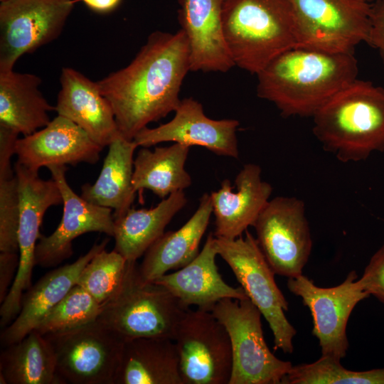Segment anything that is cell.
I'll list each match as a JSON object with an SVG mask.
<instances>
[{"mask_svg": "<svg viewBox=\"0 0 384 384\" xmlns=\"http://www.w3.org/2000/svg\"><path fill=\"white\" fill-rule=\"evenodd\" d=\"M101 309L85 289L75 284L35 329L44 336L75 329L96 321Z\"/></svg>", "mask_w": 384, "mask_h": 384, "instance_id": "obj_32", "label": "cell"}, {"mask_svg": "<svg viewBox=\"0 0 384 384\" xmlns=\"http://www.w3.org/2000/svg\"><path fill=\"white\" fill-rule=\"evenodd\" d=\"M41 78L11 70L0 72V125L30 135L46 126L55 111L39 89Z\"/></svg>", "mask_w": 384, "mask_h": 384, "instance_id": "obj_24", "label": "cell"}, {"mask_svg": "<svg viewBox=\"0 0 384 384\" xmlns=\"http://www.w3.org/2000/svg\"><path fill=\"white\" fill-rule=\"evenodd\" d=\"M253 227L258 245L275 274L287 278L302 274L312 249L302 200L287 196L270 199Z\"/></svg>", "mask_w": 384, "mask_h": 384, "instance_id": "obj_12", "label": "cell"}, {"mask_svg": "<svg viewBox=\"0 0 384 384\" xmlns=\"http://www.w3.org/2000/svg\"><path fill=\"white\" fill-rule=\"evenodd\" d=\"M19 264L18 252H0V303L6 299L15 279Z\"/></svg>", "mask_w": 384, "mask_h": 384, "instance_id": "obj_36", "label": "cell"}, {"mask_svg": "<svg viewBox=\"0 0 384 384\" xmlns=\"http://www.w3.org/2000/svg\"><path fill=\"white\" fill-rule=\"evenodd\" d=\"M183 191L171 193L149 209L129 208L114 219V250L128 261H137L164 233L172 218L186 206Z\"/></svg>", "mask_w": 384, "mask_h": 384, "instance_id": "obj_27", "label": "cell"}, {"mask_svg": "<svg viewBox=\"0 0 384 384\" xmlns=\"http://www.w3.org/2000/svg\"><path fill=\"white\" fill-rule=\"evenodd\" d=\"M1 384H63L49 341L34 329L4 347L0 356Z\"/></svg>", "mask_w": 384, "mask_h": 384, "instance_id": "obj_29", "label": "cell"}, {"mask_svg": "<svg viewBox=\"0 0 384 384\" xmlns=\"http://www.w3.org/2000/svg\"><path fill=\"white\" fill-rule=\"evenodd\" d=\"M381 1L384 2V0H380Z\"/></svg>", "mask_w": 384, "mask_h": 384, "instance_id": "obj_40", "label": "cell"}, {"mask_svg": "<svg viewBox=\"0 0 384 384\" xmlns=\"http://www.w3.org/2000/svg\"><path fill=\"white\" fill-rule=\"evenodd\" d=\"M313 132L323 149L343 163L384 151V89L356 79L312 116Z\"/></svg>", "mask_w": 384, "mask_h": 384, "instance_id": "obj_3", "label": "cell"}, {"mask_svg": "<svg viewBox=\"0 0 384 384\" xmlns=\"http://www.w3.org/2000/svg\"><path fill=\"white\" fill-rule=\"evenodd\" d=\"M282 384H384V368L352 370L341 360L321 356L311 363L292 366Z\"/></svg>", "mask_w": 384, "mask_h": 384, "instance_id": "obj_30", "label": "cell"}, {"mask_svg": "<svg viewBox=\"0 0 384 384\" xmlns=\"http://www.w3.org/2000/svg\"><path fill=\"white\" fill-rule=\"evenodd\" d=\"M358 280L370 296L375 297L384 304V245L371 257Z\"/></svg>", "mask_w": 384, "mask_h": 384, "instance_id": "obj_34", "label": "cell"}, {"mask_svg": "<svg viewBox=\"0 0 384 384\" xmlns=\"http://www.w3.org/2000/svg\"><path fill=\"white\" fill-rule=\"evenodd\" d=\"M224 1V0H223Z\"/></svg>", "mask_w": 384, "mask_h": 384, "instance_id": "obj_42", "label": "cell"}, {"mask_svg": "<svg viewBox=\"0 0 384 384\" xmlns=\"http://www.w3.org/2000/svg\"><path fill=\"white\" fill-rule=\"evenodd\" d=\"M109 239L95 243L87 253L71 264L55 268L43 276L23 294L21 309L15 319L1 333L6 347L34 330L43 318L77 284L78 277L92 258L106 248Z\"/></svg>", "mask_w": 384, "mask_h": 384, "instance_id": "obj_22", "label": "cell"}, {"mask_svg": "<svg viewBox=\"0 0 384 384\" xmlns=\"http://www.w3.org/2000/svg\"><path fill=\"white\" fill-rule=\"evenodd\" d=\"M61 192L63 211L57 228L48 236L41 235L36 245V265L53 267L73 255V241L81 235L92 232L114 236L112 210L92 204L77 195L66 179V166L48 167Z\"/></svg>", "mask_w": 384, "mask_h": 384, "instance_id": "obj_15", "label": "cell"}, {"mask_svg": "<svg viewBox=\"0 0 384 384\" xmlns=\"http://www.w3.org/2000/svg\"><path fill=\"white\" fill-rule=\"evenodd\" d=\"M100 175L93 184L81 187L87 201L113 210L114 219L122 216L135 198L132 186L134 154L138 147L134 140L119 135L109 146Z\"/></svg>", "mask_w": 384, "mask_h": 384, "instance_id": "obj_26", "label": "cell"}, {"mask_svg": "<svg viewBox=\"0 0 384 384\" xmlns=\"http://www.w3.org/2000/svg\"><path fill=\"white\" fill-rule=\"evenodd\" d=\"M174 112L169 122L155 128L146 127L138 132L133 139L137 146L174 142L190 147L200 146L218 156L239 157L238 120L209 118L203 105L193 97L181 100Z\"/></svg>", "mask_w": 384, "mask_h": 384, "instance_id": "obj_16", "label": "cell"}, {"mask_svg": "<svg viewBox=\"0 0 384 384\" xmlns=\"http://www.w3.org/2000/svg\"><path fill=\"white\" fill-rule=\"evenodd\" d=\"M129 261L113 250L97 253L82 270L77 284L85 289L100 305L106 304L120 290Z\"/></svg>", "mask_w": 384, "mask_h": 384, "instance_id": "obj_31", "label": "cell"}, {"mask_svg": "<svg viewBox=\"0 0 384 384\" xmlns=\"http://www.w3.org/2000/svg\"><path fill=\"white\" fill-rule=\"evenodd\" d=\"M357 277L353 270L342 283L327 288L316 286L303 274L288 278V289L299 297L311 312V334L319 341L321 356L341 360L347 354L346 328L350 315L361 300L370 297Z\"/></svg>", "mask_w": 384, "mask_h": 384, "instance_id": "obj_14", "label": "cell"}, {"mask_svg": "<svg viewBox=\"0 0 384 384\" xmlns=\"http://www.w3.org/2000/svg\"><path fill=\"white\" fill-rule=\"evenodd\" d=\"M137 261H129L117 295L102 306L97 321L124 341L140 338L174 340L188 309L165 287L142 279Z\"/></svg>", "mask_w": 384, "mask_h": 384, "instance_id": "obj_5", "label": "cell"}, {"mask_svg": "<svg viewBox=\"0 0 384 384\" xmlns=\"http://www.w3.org/2000/svg\"><path fill=\"white\" fill-rule=\"evenodd\" d=\"M178 19L190 50L191 71L225 73L235 64L225 40L223 0H178Z\"/></svg>", "mask_w": 384, "mask_h": 384, "instance_id": "obj_18", "label": "cell"}, {"mask_svg": "<svg viewBox=\"0 0 384 384\" xmlns=\"http://www.w3.org/2000/svg\"><path fill=\"white\" fill-rule=\"evenodd\" d=\"M222 17L235 66L250 73L298 46L289 0H224Z\"/></svg>", "mask_w": 384, "mask_h": 384, "instance_id": "obj_4", "label": "cell"}, {"mask_svg": "<svg viewBox=\"0 0 384 384\" xmlns=\"http://www.w3.org/2000/svg\"><path fill=\"white\" fill-rule=\"evenodd\" d=\"M189 150L190 146L179 143L153 151L142 147L134 159V190L149 189L164 199L188 188L192 179L185 164Z\"/></svg>", "mask_w": 384, "mask_h": 384, "instance_id": "obj_28", "label": "cell"}, {"mask_svg": "<svg viewBox=\"0 0 384 384\" xmlns=\"http://www.w3.org/2000/svg\"><path fill=\"white\" fill-rule=\"evenodd\" d=\"M18 133L4 125H0V176L14 171L11 158L15 154V146Z\"/></svg>", "mask_w": 384, "mask_h": 384, "instance_id": "obj_37", "label": "cell"}, {"mask_svg": "<svg viewBox=\"0 0 384 384\" xmlns=\"http://www.w3.org/2000/svg\"><path fill=\"white\" fill-rule=\"evenodd\" d=\"M55 111L80 127L97 144L108 146L120 134L112 107L97 82L69 67L62 69Z\"/></svg>", "mask_w": 384, "mask_h": 384, "instance_id": "obj_20", "label": "cell"}, {"mask_svg": "<svg viewBox=\"0 0 384 384\" xmlns=\"http://www.w3.org/2000/svg\"><path fill=\"white\" fill-rule=\"evenodd\" d=\"M4 1V0H0V1Z\"/></svg>", "mask_w": 384, "mask_h": 384, "instance_id": "obj_41", "label": "cell"}, {"mask_svg": "<svg viewBox=\"0 0 384 384\" xmlns=\"http://www.w3.org/2000/svg\"><path fill=\"white\" fill-rule=\"evenodd\" d=\"M14 169L18 183L20 217L18 230L19 264L13 284L0 308V326L9 325L19 314L24 292L31 287L37 240L46 210L63 204L62 194L56 181L44 180L38 171L15 163Z\"/></svg>", "mask_w": 384, "mask_h": 384, "instance_id": "obj_9", "label": "cell"}, {"mask_svg": "<svg viewBox=\"0 0 384 384\" xmlns=\"http://www.w3.org/2000/svg\"><path fill=\"white\" fill-rule=\"evenodd\" d=\"M215 240L218 255L229 265L247 297L267 321L274 336V349L292 353L297 331L284 314L289 304L256 238L247 230L244 237H215Z\"/></svg>", "mask_w": 384, "mask_h": 384, "instance_id": "obj_6", "label": "cell"}, {"mask_svg": "<svg viewBox=\"0 0 384 384\" xmlns=\"http://www.w3.org/2000/svg\"><path fill=\"white\" fill-rule=\"evenodd\" d=\"M115 384H183L174 341L140 338L125 341Z\"/></svg>", "mask_w": 384, "mask_h": 384, "instance_id": "obj_25", "label": "cell"}, {"mask_svg": "<svg viewBox=\"0 0 384 384\" xmlns=\"http://www.w3.org/2000/svg\"><path fill=\"white\" fill-rule=\"evenodd\" d=\"M75 0H4L0 3V72L57 38Z\"/></svg>", "mask_w": 384, "mask_h": 384, "instance_id": "obj_13", "label": "cell"}, {"mask_svg": "<svg viewBox=\"0 0 384 384\" xmlns=\"http://www.w3.org/2000/svg\"><path fill=\"white\" fill-rule=\"evenodd\" d=\"M366 1L370 4H373V2H375L377 0H366Z\"/></svg>", "mask_w": 384, "mask_h": 384, "instance_id": "obj_39", "label": "cell"}, {"mask_svg": "<svg viewBox=\"0 0 384 384\" xmlns=\"http://www.w3.org/2000/svg\"><path fill=\"white\" fill-rule=\"evenodd\" d=\"M231 343L229 384H281L292 364L276 357L265 340L260 311L250 300L224 299L212 309Z\"/></svg>", "mask_w": 384, "mask_h": 384, "instance_id": "obj_7", "label": "cell"}, {"mask_svg": "<svg viewBox=\"0 0 384 384\" xmlns=\"http://www.w3.org/2000/svg\"><path fill=\"white\" fill-rule=\"evenodd\" d=\"M237 189L224 179L220 188L211 192L216 238L235 239L247 228L254 225L261 211L270 199L272 186L262 180V169L257 164L243 166L235 179Z\"/></svg>", "mask_w": 384, "mask_h": 384, "instance_id": "obj_19", "label": "cell"}, {"mask_svg": "<svg viewBox=\"0 0 384 384\" xmlns=\"http://www.w3.org/2000/svg\"><path fill=\"white\" fill-rule=\"evenodd\" d=\"M353 52L297 46L271 60L257 74V95L284 117H312L331 97L357 79Z\"/></svg>", "mask_w": 384, "mask_h": 384, "instance_id": "obj_2", "label": "cell"}, {"mask_svg": "<svg viewBox=\"0 0 384 384\" xmlns=\"http://www.w3.org/2000/svg\"><path fill=\"white\" fill-rule=\"evenodd\" d=\"M90 9L98 13H107L114 9L121 0H82Z\"/></svg>", "mask_w": 384, "mask_h": 384, "instance_id": "obj_38", "label": "cell"}, {"mask_svg": "<svg viewBox=\"0 0 384 384\" xmlns=\"http://www.w3.org/2000/svg\"><path fill=\"white\" fill-rule=\"evenodd\" d=\"M298 46L332 52H353L366 42L371 4L366 0H289Z\"/></svg>", "mask_w": 384, "mask_h": 384, "instance_id": "obj_10", "label": "cell"}, {"mask_svg": "<svg viewBox=\"0 0 384 384\" xmlns=\"http://www.w3.org/2000/svg\"><path fill=\"white\" fill-rule=\"evenodd\" d=\"M212 213L210 195L206 193L195 213L182 227L164 233L145 252L138 266L142 279L154 282L191 262L199 253L200 242Z\"/></svg>", "mask_w": 384, "mask_h": 384, "instance_id": "obj_23", "label": "cell"}, {"mask_svg": "<svg viewBox=\"0 0 384 384\" xmlns=\"http://www.w3.org/2000/svg\"><path fill=\"white\" fill-rule=\"evenodd\" d=\"M20 198L15 171L0 176V252H18Z\"/></svg>", "mask_w": 384, "mask_h": 384, "instance_id": "obj_33", "label": "cell"}, {"mask_svg": "<svg viewBox=\"0 0 384 384\" xmlns=\"http://www.w3.org/2000/svg\"></svg>", "mask_w": 384, "mask_h": 384, "instance_id": "obj_43", "label": "cell"}, {"mask_svg": "<svg viewBox=\"0 0 384 384\" xmlns=\"http://www.w3.org/2000/svg\"><path fill=\"white\" fill-rule=\"evenodd\" d=\"M188 71L190 50L184 32L156 31L127 66L97 81L112 107L120 134L133 140L150 122L175 112Z\"/></svg>", "mask_w": 384, "mask_h": 384, "instance_id": "obj_1", "label": "cell"}, {"mask_svg": "<svg viewBox=\"0 0 384 384\" xmlns=\"http://www.w3.org/2000/svg\"><path fill=\"white\" fill-rule=\"evenodd\" d=\"M103 147L78 124L58 115L34 133L18 138L17 162L34 171L50 166L96 164Z\"/></svg>", "mask_w": 384, "mask_h": 384, "instance_id": "obj_17", "label": "cell"}, {"mask_svg": "<svg viewBox=\"0 0 384 384\" xmlns=\"http://www.w3.org/2000/svg\"><path fill=\"white\" fill-rule=\"evenodd\" d=\"M44 336L63 384H115L125 341L100 322Z\"/></svg>", "mask_w": 384, "mask_h": 384, "instance_id": "obj_8", "label": "cell"}, {"mask_svg": "<svg viewBox=\"0 0 384 384\" xmlns=\"http://www.w3.org/2000/svg\"><path fill=\"white\" fill-rule=\"evenodd\" d=\"M174 341L183 384H229L231 343L225 327L211 311L188 308Z\"/></svg>", "mask_w": 384, "mask_h": 384, "instance_id": "obj_11", "label": "cell"}, {"mask_svg": "<svg viewBox=\"0 0 384 384\" xmlns=\"http://www.w3.org/2000/svg\"><path fill=\"white\" fill-rule=\"evenodd\" d=\"M367 43L376 48L384 60V2L371 4L370 29Z\"/></svg>", "mask_w": 384, "mask_h": 384, "instance_id": "obj_35", "label": "cell"}, {"mask_svg": "<svg viewBox=\"0 0 384 384\" xmlns=\"http://www.w3.org/2000/svg\"><path fill=\"white\" fill-rule=\"evenodd\" d=\"M217 255L215 237L210 233L202 250L191 262L154 282L169 289L187 309L193 305L211 311L222 299L248 298L241 287H231L223 280L215 263Z\"/></svg>", "mask_w": 384, "mask_h": 384, "instance_id": "obj_21", "label": "cell"}]
</instances>
